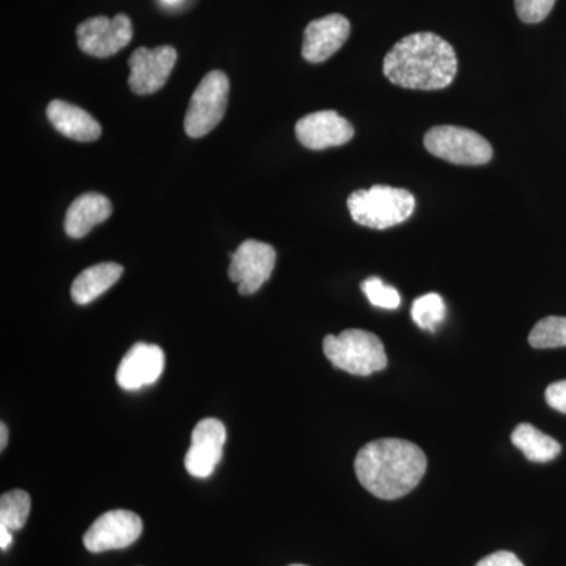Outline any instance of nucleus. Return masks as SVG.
I'll return each instance as SVG.
<instances>
[{
    "instance_id": "22",
    "label": "nucleus",
    "mask_w": 566,
    "mask_h": 566,
    "mask_svg": "<svg viewBox=\"0 0 566 566\" xmlns=\"http://www.w3.org/2000/svg\"><path fill=\"white\" fill-rule=\"evenodd\" d=\"M365 296L368 297L371 305L379 308H386V311H395L400 307L401 296L394 286L387 285L379 277H368L367 281L360 285Z\"/></svg>"
},
{
    "instance_id": "13",
    "label": "nucleus",
    "mask_w": 566,
    "mask_h": 566,
    "mask_svg": "<svg viewBox=\"0 0 566 566\" xmlns=\"http://www.w3.org/2000/svg\"><path fill=\"white\" fill-rule=\"evenodd\" d=\"M352 24L342 14H327L305 28L303 57L311 63H323L348 41Z\"/></svg>"
},
{
    "instance_id": "2",
    "label": "nucleus",
    "mask_w": 566,
    "mask_h": 566,
    "mask_svg": "<svg viewBox=\"0 0 566 566\" xmlns=\"http://www.w3.org/2000/svg\"><path fill=\"white\" fill-rule=\"evenodd\" d=\"M427 457L415 442L376 439L357 453L354 461L360 485L378 499L395 501L411 493L427 472Z\"/></svg>"
},
{
    "instance_id": "11",
    "label": "nucleus",
    "mask_w": 566,
    "mask_h": 566,
    "mask_svg": "<svg viewBox=\"0 0 566 566\" xmlns=\"http://www.w3.org/2000/svg\"><path fill=\"white\" fill-rule=\"evenodd\" d=\"M227 431L221 420L203 419L193 428L191 447L185 457L186 471L197 479H207L222 460Z\"/></svg>"
},
{
    "instance_id": "20",
    "label": "nucleus",
    "mask_w": 566,
    "mask_h": 566,
    "mask_svg": "<svg viewBox=\"0 0 566 566\" xmlns=\"http://www.w3.org/2000/svg\"><path fill=\"white\" fill-rule=\"evenodd\" d=\"M447 307L444 300L438 293H428L417 297L412 304V322L423 331L434 333L439 324L444 322Z\"/></svg>"
},
{
    "instance_id": "10",
    "label": "nucleus",
    "mask_w": 566,
    "mask_h": 566,
    "mask_svg": "<svg viewBox=\"0 0 566 566\" xmlns=\"http://www.w3.org/2000/svg\"><path fill=\"white\" fill-rule=\"evenodd\" d=\"M177 51L172 46H158L155 50L137 48L129 57V88L136 95H151L161 91L169 81L175 63H177Z\"/></svg>"
},
{
    "instance_id": "15",
    "label": "nucleus",
    "mask_w": 566,
    "mask_h": 566,
    "mask_svg": "<svg viewBox=\"0 0 566 566\" xmlns=\"http://www.w3.org/2000/svg\"><path fill=\"white\" fill-rule=\"evenodd\" d=\"M48 120L63 136L77 142L98 140L102 125L87 111L62 99H54L46 109Z\"/></svg>"
},
{
    "instance_id": "7",
    "label": "nucleus",
    "mask_w": 566,
    "mask_h": 566,
    "mask_svg": "<svg viewBox=\"0 0 566 566\" xmlns=\"http://www.w3.org/2000/svg\"><path fill=\"white\" fill-rule=\"evenodd\" d=\"M275 249L262 241H244L232 253L229 268L230 281L238 283V292L243 296L259 292L263 283L270 281L275 266Z\"/></svg>"
},
{
    "instance_id": "24",
    "label": "nucleus",
    "mask_w": 566,
    "mask_h": 566,
    "mask_svg": "<svg viewBox=\"0 0 566 566\" xmlns=\"http://www.w3.org/2000/svg\"><path fill=\"white\" fill-rule=\"evenodd\" d=\"M546 401L551 408L556 409L562 415H566V379L547 387Z\"/></svg>"
},
{
    "instance_id": "1",
    "label": "nucleus",
    "mask_w": 566,
    "mask_h": 566,
    "mask_svg": "<svg viewBox=\"0 0 566 566\" xmlns=\"http://www.w3.org/2000/svg\"><path fill=\"white\" fill-rule=\"evenodd\" d=\"M382 71L387 80L398 87L423 92L442 91L455 80L457 52L449 41L436 33H411L387 52Z\"/></svg>"
},
{
    "instance_id": "14",
    "label": "nucleus",
    "mask_w": 566,
    "mask_h": 566,
    "mask_svg": "<svg viewBox=\"0 0 566 566\" xmlns=\"http://www.w3.org/2000/svg\"><path fill=\"white\" fill-rule=\"evenodd\" d=\"M166 357L159 346L137 344L123 357L117 370V382L122 389L137 390L151 386L163 375Z\"/></svg>"
},
{
    "instance_id": "17",
    "label": "nucleus",
    "mask_w": 566,
    "mask_h": 566,
    "mask_svg": "<svg viewBox=\"0 0 566 566\" xmlns=\"http://www.w3.org/2000/svg\"><path fill=\"white\" fill-rule=\"evenodd\" d=\"M122 274L123 268L118 263H99L87 268L74 279L71 285V297L76 304H91L120 281Z\"/></svg>"
},
{
    "instance_id": "4",
    "label": "nucleus",
    "mask_w": 566,
    "mask_h": 566,
    "mask_svg": "<svg viewBox=\"0 0 566 566\" xmlns=\"http://www.w3.org/2000/svg\"><path fill=\"white\" fill-rule=\"evenodd\" d=\"M323 349L335 368L349 375H374L387 367L385 345L368 331L346 329L340 335H327Z\"/></svg>"
},
{
    "instance_id": "19",
    "label": "nucleus",
    "mask_w": 566,
    "mask_h": 566,
    "mask_svg": "<svg viewBox=\"0 0 566 566\" xmlns=\"http://www.w3.org/2000/svg\"><path fill=\"white\" fill-rule=\"evenodd\" d=\"M31 515V495L22 490H13L0 497V526L11 532L21 531Z\"/></svg>"
},
{
    "instance_id": "18",
    "label": "nucleus",
    "mask_w": 566,
    "mask_h": 566,
    "mask_svg": "<svg viewBox=\"0 0 566 566\" xmlns=\"http://www.w3.org/2000/svg\"><path fill=\"white\" fill-rule=\"evenodd\" d=\"M512 442L532 463H549L562 452V446L531 423H520L512 433Z\"/></svg>"
},
{
    "instance_id": "6",
    "label": "nucleus",
    "mask_w": 566,
    "mask_h": 566,
    "mask_svg": "<svg viewBox=\"0 0 566 566\" xmlns=\"http://www.w3.org/2000/svg\"><path fill=\"white\" fill-rule=\"evenodd\" d=\"M230 81L223 71H210L193 92L185 117V132L199 139L221 123L229 104Z\"/></svg>"
},
{
    "instance_id": "27",
    "label": "nucleus",
    "mask_w": 566,
    "mask_h": 566,
    "mask_svg": "<svg viewBox=\"0 0 566 566\" xmlns=\"http://www.w3.org/2000/svg\"><path fill=\"white\" fill-rule=\"evenodd\" d=\"M7 442H9V430H7V424H0V449H6Z\"/></svg>"
},
{
    "instance_id": "26",
    "label": "nucleus",
    "mask_w": 566,
    "mask_h": 566,
    "mask_svg": "<svg viewBox=\"0 0 566 566\" xmlns=\"http://www.w3.org/2000/svg\"><path fill=\"white\" fill-rule=\"evenodd\" d=\"M11 534L13 532L9 531V528L0 526V547H2V551L9 549L11 546V542H13Z\"/></svg>"
},
{
    "instance_id": "25",
    "label": "nucleus",
    "mask_w": 566,
    "mask_h": 566,
    "mask_svg": "<svg viewBox=\"0 0 566 566\" xmlns=\"http://www.w3.org/2000/svg\"><path fill=\"white\" fill-rule=\"evenodd\" d=\"M475 566H524V564L510 551H497L483 557Z\"/></svg>"
},
{
    "instance_id": "28",
    "label": "nucleus",
    "mask_w": 566,
    "mask_h": 566,
    "mask_svg": "<svg viewBox=\"0 0 566 566\" xmlns=\"http://www.w3.org/2000/svg\"><path fill=\"white\" fill-rule=\"evenodd\" d=\"M163 3H166L167 7H175L178 3H181L182 0H161Z\"/></svg>"
},
{
    "instance_id": "23",
    "label": "nucleus",
    "mask_w": 566,
    "mask_h": 566,
    "mask_svg": "<svg viewBox=\"0 0 566 566\" xmlns=\"http://www.w3.org/2000/svg\"><path fill=\"white\" fill-rule=\"evenodd\" d=\"M557 0H515L517 17L526 24L545 21L556 6Z\"/></svg>"
},
{
    "instance_id": "3",
    "label": "nucleus",
    "mask_w": 566,
    "mask_h": 566,
    "mask_svg": "<svg viewBox=\"0 0 566 566\" xmlns=\"http://www.w3.org/2000/svg\"><path fill=\"white\" fill-rule=\"evenodd\" d=\"M353 221L368 229L386 230L411 218L416 199L411 192L392 186L376 185L348 197Z\"/></svg>"
},
{
    "instance_id": "5",
    "label": "nucleus",
    "mask_w": 566,
    "mask_h": 566,
    "mask_svg": "<svg viewBox=\"0 0 566 566\" xmlns=\"http://www.w3.org/2000/svg\"><path fill=\"white\" fill-rule=\"evenodd\" d=\"M423 144L436 158L457 166H485L493 159L490 142L461 126H434L424 134Z\"/></svg>"
},
{
    "instance_id": "29",
    "label": "nucleus",
    "mask_w": 566,
    "mask_h": 566,
    "mask_svg": "<svg viewBox=\"0 0 566 566\" xmlns=\"http://www.w3.org/2000/svg\"><path fill=\"white\" fill-rule=\"evenodd\" d=\"M290 566H305V565H290Z\"/></svg>"
},
{
    "instance_id": "21",
    "label": "nucleus",
    "mask_w": 566,
    "mask_h": 566,
    "mask_svg": "<svg viewBox=\"0 0 566 566\" xmlns=\"http://www.w3.org/2000/svg\"><path fill=\"white\" fill-rule=\"evenodd\" d=\"M528 344L536 349L566 346V316H546L536 323L528 335Z\"/></svg>"
},
{
    "instance_id": "9",
    "label": "nucleus",
    "mask_w": 566,
    "mask_h": 566,
    "mask_svg": "<svg viewBox=\"0 0 566 566\" xmlns=\"http://www.w3.org/2000/svg\"><path fill=\"white\" fill-rule=\"evenodd\" d=\"M144 531L139 515L128 510H112L99 516L85 532L84 545L91 553L125 549L137 542Z\"/></svg>"
},
{
    "instance_id": "12",
    "label": "nucleus",
    "mask_w": 566,
    "mask_h": 566,
    "mask_svg": "<svg viewBox=\"0 0 566 566\" xmlns=\"http://www.w3.org/2000/svg\"><path fill=\"white\" fill-rule=\"evenodd\" d=\"M294 132L301 145L311 150L342 147L354 136L352 123L335 111H319L305 115L296 123Z\"/></svg>"
},
{
    "instance_id": "8",
    "label": "nucleus",
    "mask_w": 566,
    "mask_h": 566,
    "mask_svg": "<svg viewBox=\"0 0 566 566\" xmlns=\"http://www.w3.org/2000/svg\"><path fill=\"white\" fill-rule=\"evenodd\" d=\"M133 22L126 14L96 17L77 25L80 50L92 57L107 59L128 46L133 40Z\"/></svg>"
},
{
    "instance_id": "16",
    "label": "nucleus",
    "mask_w": 566,
    "mask_h": 566,
    "mask_svg": "<svg viewBox=\"0 0 566 566\" xmlns=\"http://www.w3.org/2000/svg\"><path fill=\"white\" fill-rule=\"evenodd\" d=\"M111 214L112 205L107 197L96 192L82 193L66 211L65 232L70 238L80 240L91 233L93 227L107 221Z\"/></svg>"
}]
</instances>
